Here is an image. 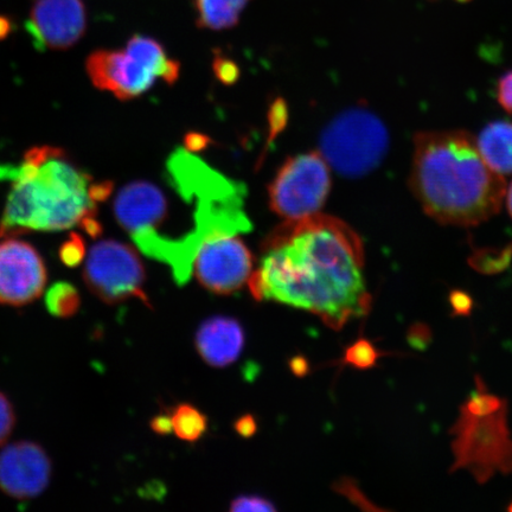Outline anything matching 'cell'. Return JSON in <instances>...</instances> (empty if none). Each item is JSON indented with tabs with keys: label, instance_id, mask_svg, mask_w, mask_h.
<instances>
[{
	"label": "cell",
	"instance_id": "obj_12",
	"mask_svg": "<svg viewBox=\"0 0 512 512\" xmlns=\"http://www.w3.org/2000/svg\"><path fill=\"white\" fill-rule=\"evenodd\" d=\"M87 28L83 0H36L25 23L38 50H67L78 43Z\"/></svg>",
	"mask_w": 512,
	"mask_h": 512
},
{
	"label": "cell",
	"instance_id": "obj_24",
	"mask_svg": "<svg viewBox=\"0 0 512 512\" xmlns=\"http://www.w3.org/2000/svg\"><path fill=\"white\" fill-rule=\"evenodd\" d=\"M409 347L416 351H426L433 342L430 326L425 323H414L407 332Z\"/></svg>",
	"mask_w": 512,
	"mask_h": 512
},
{
	"label": "cell",
	"instance_id": "obj_19",
	"mask_svg": "<svg viewBox=\"0 0 512 512\" xmlns=\"http://www.w3.org/2000/svg\"><path fill=\"white\" fill-rule=\"evenodd\" d=\"M46 306L50 315L57 318L75 316L81 306L78 288L66 281L54 284L47 291Z\"/></svg>",
	"mask_w": 512,
	"mask_h": 512
},
{
	"label": "cell",
	"instance_id": "obj_23",
	"mask_svg": "<svg viewBox=\"0 0 512 512\" xmlns=\"http://www.w3.org/2000/svg\"><path fill=\"white\" fill-rule=\"evenodd\" d=\"M86 256L85 241L81 236L72 234L70 239L63 243L60 249V258L68 267L79 266Z\"/></svg>",
	"mask_w": 512,
	"mask_h": 512
},
{
	"label": "cell",
	"instance_id": "obj_1",
	"mask_svg": "<svg viewBox=\"0 0 512 512\" xmlns=\"http://www.w3.org/2000/svg\"><path fill=\"white\" fill-rule=\"evenodd\" d=\"M261 249L258 270L248 281L259 302L309 311L334 330L370 312L363 243L347 223L320 214L287 221Z\"/></svg>",
	"mask_w": 512,
	"mask_h": 512
},
{
	"label": "cell",
	"instance_id": "obj_31",
	"mask_svg": "<svg viewBox=\"0 0 512 512\" xmlns=\"http://www.w3.org/2000/svg\"><path fill=\"white\" fill-rule=\"evenodd\" d=\"M12 29L11 21L8 17L0 16V40L10 35Z\"/></svg>",
	"mask_w": 512,
	"mask_h": 512
},
{
	"label": "cell",
	"instance_id": "obj_22",
	"mask_svg": "<svg viewBox=\"0 0 512 512\" xmlns=\"http://www.w3.org/2000/svg\"><path fill=\"white\" fill-rule=\"evenodd\" d=\"M382 355L368 339L360 338L345 350L343 361L358 370H369L376 366Z\"/></svg>",
	"mask_w": 512,
	"mask_h": 512
},
{
	"label": "cell",
	"instance_id": "obj_10",
	"mask_svg": "<svg viewBox=\"0 0 512 512\" xmlns=\"http://www.w3.org/2000/svg\"><path fill=\"white\" fill-rule=\"evenodd\" d=\"M192 273L208 291L232 294L251 279L253 256L239 235L217 236L203 243Z\"/></svg>",
	"mask_w": 512,
	"mask_h": 512
},
{
	"label": "cell",
	"instance_id": "obj_32",
	"mask_svg": "<svg viewBox=\"0 0 512 512\" xmlns=\"http://www.w3.org/2000/svg\"><path fill=\"white\" fill-rule=\"evenodd\" d=\"M292 370L296 374H298V371H302V375H304L305 370H307L306 362L304 360H298V358H296V360L292 362Z\"/></svg>",
	"mask_w": 512,
	"mask_h": 512
},
{
	"label": "cell",
	"instance_id": "obj_3",
	"mask_svg": "<svg viewBox=\"0 0 512 512\" xmlns=\"http://www.w3.org/2000/svg\"><path fill=\"white\" fill-rule=\"evenodd\" d=\"M409 188L435 222L466 228L498 213L507 185L485 163L476 139L453 130L415 134Z\"/></svg>",
	"mask_w": 512,
	"mask_h": 512
},
{
	"label": "cell",
	"instance_id": "obj_13",
	"mask_svg": "<svg viewBox=\"0 0 512 512\" xmlns=\"http://www.w3.org/2000/svg\"><path fill=\"white\" fill-rule=\"evenodd\" d=\"M53 464L44 448L17 441L0 452V490L16 499L35 498L48 488Z\"/></svg>",
	"mask_w": 512,
	"mask_h": 512
},
{
	"label": "cell",
	"instance_id": "obj_17",
	"mask_svg": "<svg viewBox=\"0 0 512 512\" xmlns=\"http://www.w3.org/2000/svg\"><path fill=\"white\" fill-rule=\"evenodd\" d=\"M252 0H194L196 21L201 29L222 31L239 23Z\"/></svg>",
	"mask_w": 512,
	"mask_h": 512
},
{
	"label": "cell",
	"instance_id": "obj_18",
	"mask_svg": "<svg viewBox=\"0 0 512 512\" xmlns=\"http://www.w3.org/2000/svg\"><path fill=\"white\" fill-rule=\"evenodd\" d=\"M172 420V432L181 440L195 443L208 430V418L200 409L181 403L169 412Z\"/></svg>",
	"mask_w": 512,
	"mask_h": 512
},
{
	"label": "cell",
	"instance_id": "obj_6",
	"mask_svg": "<svg viewBox=\"0 0 512 512\" xmlns=\"http://www.w3.org/2000/svg\"><path fill=\"white\" fill-rule=\"evenodd\" d=\"M388 149L387 127L363 107L337 115L320 139V155L338 174L349 178L366 176L379 168Z\"/></svg>",
	"mask_w": 512,
	"mask_h": 512
},
{
	"label": "cell",
	"instance_id": "obj_35",
	"mask_svg": "<svg viewBox=\"0 0 512 512\" xmlns=\"http://www.w3.org/2000/svg\"><path fill=\"white\" fill-rule=\"evenodd\" d=\"M508 511L512 512V502L509 504Z\"/></svg>",
	"mask_w": 512,
	"mask_h": 512
},
{
	"label": "cell",
	"instance_id": "obj_7",
	"mask_svg": "<svg viewBox=\"0 0 512 512\" xmlns=\"http://www.w3.org/2000/svg\"><path fill=\"white\" fill-rule=\"evenodd\" d=\"M454 463L451 472L466 470L478 484H486L498 473H512V437L508 407L486 418L460 411L451 428Z\"/></svg>",
	"mask_w": 512,
	"mask_h": 512
},
{
	"label": "cell",
	"instance_id": "obj_9",
	"mask_svg": "<svg viewBox=\"0 0 512 512\" xmlns=\"http://www.w3.org/2000/svg\"><path fill=\"white\" fill-rule=\"evenodd\" d=\"M146 273L133 248L115 240L96 243L83 268V280L89 290L106 304H119L139 298L149 305L144 292Z\"/></svg>",
	"mask_w": 512,
	"mask_h": 512
},
{
	"label": "cell",
	"instance_id": "obj_15",
	"mask_svg": "<svg viewBox=\"0 0 512 512\" xmlns=\"http://www.w3.org/2000/svg\"><path fill=\"white\" fill-rule=\"evenodd\" d=\"M245 345V332L233 318L214 317L204 322L196 335V347L210 366L224 368L234 363Z\"/></svg>",
	"mask_w": 512,
	"mask_h": 512
},
{
	"label": "cell",
	"instance_id": "obj_5",
	"mask_svg": "<svg viewBox=\"0 0 512 512\" xmlns=\"http://www.w3.org/2000/svg\"><path fill=\"white\" fill-rule=\"evenodd\" d=\"M179 69L181 66L166 53L162 43L144 35H134L121 50H95L86 61L93 85L123 101L143 95L157 80L172 85Z\"/></svg>",
	"mask_w": 512,
	"mask_h": 512
},
{
	"label": "cell",
	"instance_id": "obj_11",
	"mask_svg": "<svg viewBox=\"0 0 512 512\" xmlns=\"http://www.w3.org/2000/svg\"><path fill=\"white\" fill-rule=\"evenodd\" d=\"M48 273L30 243L6 238L0 242V304L21 307L42 296Z\"/></svg>",
	"mask_w": 512,
	"mask_h": 512
},
{
	"label": "cell",
	"instance_id": "obj_33",
	"mask_svg": "<svg viewBox=\"0 0 512 512\" xmlns=\"http://www.w3.org/2000/svg\"><path fill=\"white\" fill-rule=\"evenodd\" d=\"M505 201H507V208L510 216L512 217V183L509 185V188L505 190Z\"/></svg>",
	"mask_w": 512,
	"mask_h": 512
},
{
	"label": "cell",
	"instance_id": "obj_28",
	"mask_svg": "<svg viewBox=\"0 0 512 512\" xmlns=\"http://www.w3.org/2000/svg\"><path fill=\"white\" fill-rule=\"evenodd\" d=\"M497 100L505 112L512 115V70L498 81Z\"/></svg>",
	"mask_w": 512,
	"mask_h": 512
},
{
	"label": "cell",
	"instance_id": "obj_8",
	"mask_svg": "<svg viewBox=\"0 0 512 512\" xmlns=\"http://www.w3.org/2000/svg\"><path fill=\"white\" fill-rule=\"evenodd\" d=\"M331 189L329 164L317 152L286 160L273 179L268 196L275 214L287 221L318 214Z\"/></svg>",
	"mask_w": 512,
	"mask_h": 512
},
{
	"label": "cell",
	"instance_id": "obj_16",
	"mask_svg": "<svg viewBox=\"0 0 512 512\" xmlns=\"http://www.w3.org/2000/svg\"><path fill=\"white\" fill-rule=\"evenodd\" d=\"M485 163L496 174L512 175V123L498 120L486 125L476 139Z\"/></svg>",
	"mask_w": 512,
	"mask_h": 512
},
{
	"label": "cell",
	"instance_id": "obj_26",
	"mask_svg": "<svg viewBox=\"0 0 512 512\" xmlns=\"http://www.w3.org/2000/svg\"><path fill=\"white\" fill-rule=\"evenodd\" d=\"M448 303H450L453 317H469L475 307L470 293L462 290H453L448 294Z\"/></svg>",
	"mask_w": 512,
	"mask_h": 512
},
{
	"label": "cell",
	"instance_id": "obj_25",
	"mask_svg": "<svg viewBox=\"0 0 512 512\" xmlns=\"http://www.w3.org/2000/svg\"><path fill=\"white\" fill-rule=\"evenodd\" d=\"M16 424V414L11 402L0 393V446L9 439Z\"/></svg>",
	"mask_w": 512,
	"mask_h": 512
},
{
	"label": "cell",
	"instance_id": "obj_21",
	"mask_svg": "<svg viewBox=\"0 0 512 512\" xmlns=\"http://www.w3.org/2000/svg\"><path fill=\"white\" fill-rule=\"evenodd\" d=\"M469 264L473 270L485 275L507 271L512 264V245L504 249H477L471 255Z\"/></svg>",
	"mask_w": 512,
	"mask_h": 512
},
{
	"label": "cell",
	"instance_id": "obj_4",
	"mask_svg": "<svg viewBox=\"0 0 512 512\" xmlns=\"http://www.w3.org/2000/svg\"><path fill=\"white\" fill-rule=\"evenodd\" d=\"M169 181L183 200L195 204L194 229L182 238L170 239L146 229L132 240L146 256L169 266L176 284L190 280L194 262L203 243L223 235L251 232L245 211L246 185L210 168L190 150H177L166 163Z\"/></svg>",
	"mask_w": 512,
	"mask_h": 512
},
{
	"label": "cell",
	"instance_id": "obj_27",
	"mask_svg": "<svg viewBox=\"0 0 512 512\" xmlns=\"http://www.w3.org/2000/svg\"><path fill=\"white\" fill-rule=\"evenodd\" d=\"M272 502L259 496H240L235 499L230 511H274Z\"/></svg>",
	"mask_w": 512,
	"mask_h": 512
},
{
	"label": "cell",
	"instance_id": "obj_34",
	"mask_svg": "<svg viewBox=\"0 0 512 512\" xmlns=\"http://www.w3.org/2000/svg\"><path fill=\"white\" fill-rule=\"evenodd\" d=\"M457 3L466 4L472 2V0H456Z\"/></svg>",
	"mask_w": 512,
	"mask_h": 512
},
{
	"label": "cell",
	"instance_id": "obj_2",
	"mask_svg": "<svg viewBox=\"0 0 512 512\" xmlns=\"http://www.w3.org/2000/svg\"><path fill=\"white\" fill-rule=\"evenodd\" d=\"M0 181L11 183L0 238L76 226L92 238L101 234L98 204L110 197L113 184L94 182L60 147L35 146L21 163L0 164Z\"/></svg>",
	"mask_w": 512,
	"mask_h": 512
},
{
	"label": "cell",
	"instance_id": "obj_14",
	"mask_svg": "<svg viewBox=\"0 0 512 512\" xmlns=\"http://www.w3.org/2000/svg\"><path fill=\"white\" fill-rule=\"evenodd\" d=\"M114 215L130 235L157 228L165 219L168 204L162 191L149 182H133L118 192Z\"/></svg>",
	"mask_w": 512,
	"mask_h": 512
},
{
	"label": "cell",
	"instance_id": "obj_20",
	"mask_svg": "<svg viewBox=\"0 0 512 512\" xmlns=\"http://www.w3.org/2000/svg\"><path fill=\"white\" fill-rule=\"evenodd\" d=\"M505 407H508V401L490 394L483 380L477 376L476 390L465 400L460 411L475 416V418H486V416L501 412Z\"/></svg>",
	"mask_w": 512,
	"mask_h": 512
},
{
	"label": "cell",
	"instance_id": "obj_30",
	"mask_svg": "<svg viewBox=\"0 0 512 512\" xmlns=\"http://www.w3.org/2000/svg\"><path fill=\"white\" fill-rule=\"evenodd\" d=\"M235 430L241 437H252L256 432V421L251 415L242 416L236 421Z\"/></svg>",
	"mask_w": 512,
	"mask_h": 512
},
{
	"label": "cell",
	"instance_id": "obj_29",
	"mask_svg": "<svg viewBox=\"0 0 512 512\" xmlns=\"http://www.w3.org/2000/svg\"><path fill=\"white\" fill-rule=\"evenodd\" d=\"M153 432L160 435L170 434L172 432V420L170 413L157 415L151 421Z\"/></svg>",
	"mask_w": 512,
	"mask_h": 512
}]
</instances>
